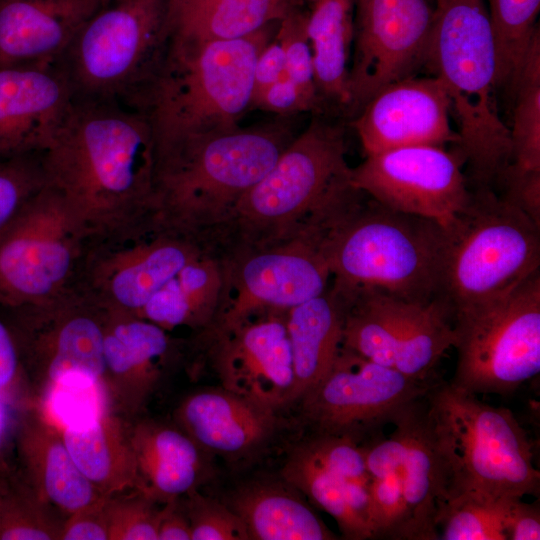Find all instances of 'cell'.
Here are the masks:
<instances>
[{
    "instance_id": "30bf717a",
    "label": "cell",
    "mask_w": 540,
    "mask_h": 540,
    "mask_svg": "<svg viewBox=\"0 0 540 540\" xmlns=\"http://www.w3.org/2000/svg\"><path fill=\"white\" fill-rule=\"evenodd\" d=\"M167 0H107L59 61L75 96L133 103L162 53Z\"/></svg>"
},
{
    "instance_id": "c3c4849f",
    "label": "cell",
    "mask_w": 540,
    "mask_h": 540,
    "mask_svg": "<svg viewBox=\"0 0 540 540\" xmlns=\"http://www.w3.org/2000/svg\"><path fill=\"white\" fill-rule=\"evenodd\" d=\"M106 498L67 516L63 523L60 540H108Z\"/></svg>"
},
{
    "instance_id": "7c38bea8",
    "label": "cell",
    "mask_w": 540,
    "mask_h": 540,
    "mask_svg": "<svg viewBox=\"0 0 540 540\" xmlns=\"http://www.w3.org/2000/svg\"><path fill=\"white\" fill-rule=\"evenodd\" d=\"M88 250L65 202L45 183L0 241V306L41 304L75 287Z\"/></svg>"
},
{
    "instance_id": "9f6ffc18",
    "label": "cell",
    "mask_w": 540,
    "mask_h": 540,
    "mask_svg": "<svg viewBox=\"0 0 540 540\" xmlns=\"http://www.w3.org/2000/svg\"><path fill=\"white\" fill-rule=\"evenodd\" d=\"M7 413L4 408L2 397H0V458L3 456V451L7 439Z\"/></svg>"
},
{
    "instance_id": "b9f144b4",
    "label": "cell",
    "mask_w": 540,
    "mask_h": 540,
    "mask_svg": "<svg viewBox=\"0 0 540 540\" xmlns=\"http://www.w3.org/2000/svg\"><path fill=\"white\" fill-rule=\"evenodd\" d=\"M307 15L295 6L279 22L276 33L285 52V73L298 88L309 111L321 107L315 85L313 58L307 36Z\"/></svg>"
},
{
    "instance_id": "7bdbcfd3",
    "label": "cell",
    "mask_w": 540,
    "mask_h": 540,
    "mask_svg": "<svg viewBox=\"0 0 540 540\" xmlns=\"http://www.w3.org/2000/svg\"><path fill=\"white\" fill-rule=\"evenodd\" d=\"M158 500L139 490L106 498L108 540H158L162 510Z\"/></svg>"
},
{
    "instance_id": "f1b7e54d",
    "label": "cell",
    "mask_w": 540,
    "mask_h": 540,
    "mask_svg": "<svg viewBox=\"0 0 540 540\" xmlns=\"http://www.w3.org/2000/svg\"><path fill=\"white\" fill-rule=\"evenodd\" d=\"M140 491L168 502L195 490L202 472L199 446L179 430L154 423L130 427Z\"/></svg>"
},
{
    "instance_id": "f546056e",
    "label": "cell",
    "mask_w": 540,
    "mask_h": 540,
    "mask_svg": "<svg viewBox=\"0 0 540 540\" xmlns=\"http://www.w3.org/2000/svg\"><path fill=\"white\" fill-rule=\"evenodd\" d=\"M224 264L204 253L188 263L138 315L169 331L189 327L204 332L215 322L224 299Z\"/></svg>"
},
{
    "instance_id": "7402d4cb",
    "label": "cell",
    "mask_w": 540,
    "mask_h": 540,
    "mask_svg": "<svg viewBox=\"0 0 540 540\" xmlns=\"http://www.w3.org/2000/svg\"><path fill=\"white\" fill-rule=\"evenodd\" d=\"M107 0H0V68L59 63Z\"/></svg>"
},
{
    "instance_id": "db71d44e",
    "label": "cell",
    "mask_w": 540,
    "mask_h": 540,
    "mask_svg": "<svg viewBox=\"0 0 540 540\" xmlns=\"http://www.w3.org/2000/svg\"><path fill=\"white\" fill-rule=\"evenodd\" d=\"M24 373L13 334L0 320V397L8 393Z\"/></svg>"
},
{
    "instance_id": "f5cc1de1",
    "label": "cell",
    "mask_w": 540,
    "mask_h": 540,
    "mask_svg": "<svg viewBox=\"0 0 540 540\" xmlns=\"http://www.w3.org/2000/svg\"><path fill=\"white\" fill-rule=\"evenodd\" d=\"M285 67L284 48L275 35L261 50L256 60L252 102L264 89L285 73Z\"/></svg>"
},
{
    "instance_id": "d6a6232c",
    "label": "cell",
    "mask_w": 540,
    "mask_h": 540,
    "mask_svg": "<svg viewBox=\"0 0 540 540\" xmlns=\"http://www.w3.org/2000/svg\"><path fill=\"white\" fill-rule=\"evenodd\" d=\"M454 315L442 297L427 303H398L394 368L408 377L433 381L445 352L454 346Z\"/></svg>"
},
{
    "instance_id": "8fae6325",
    "label": "cell",
    "mask_w": 540,
    "mask_h": 540,
    "mask_svg": "<svg viewBox=\"0 0 540 540\" xmlns=\"http://www.w3.org/2000/svg\"><path fill=\"white\" fill-rule=\"evenodd\" d=\"M324 227L311 219L294 235L223 259L225 291L214 324L202 333L228 332L261 312L288 311L329 287Z\"/></svg>"
},
{
    "instance_id": "83f0119b",
    "label": "cell",
    "mask_w": 540,
    "mask_h": 540,
    "mask_svg": "<svg viewBox=\"0 0 540 540\" xmlns=\"http://www.w3.org/2000/svg\"><path fill=\"white\" fill-rule=\"evenodd\" d=\"M293 7L287 0H167L166 40L245 37L280 22Z\"/></svg>"
},
{
    "instance_id": "816d5d0a",
    "label": "cell",
    "mask_w": 540,
    "mask_h": 540,
    "mask_svg": "<svg viewBox=\"0 0 540 540\" xmlns=\"http://www.w3.org/2000/svg\"><path fill=\"white\" fill-rule=\"evenodd\" d=\"M505 534L507 540L540 539L539 506L514 500L508 508L505 518Z\"/></svg>"
},
{
    "instance_id": "8992f818",
    "label": "cell",
    "mask_w": 540,
    "mask_h": 540,
    "mask_svg": "<svg viewBox=\"0 0 540 540\" xmlns=\"http://www.w3.org/2000/svg\"><path fill=\"white\" fill-rule=\"evenodd\" d=\"M352 187L342 128L314 120L238 200L204 244L225 259L288 238Z\"/></svg>"
},
{
    "instance_id": "e0dca14e",
    "label": "cell",
    "mask_w": 540,
    "mask_h": 540,
    "mask_svg": "<svg viewBox=\"0 0 540 540\" xmlns=\"http://www.w3.org/2000/svg\"><path fill=\"white\" fill-rule=\"evenodd\" d=\"M204 253L198 241L165 231L92 247L77 286L109 311L138 316L159 290Z\"/></svg>"
},
{
    "instance_id": "3957f363",
    "label": "cell",
    "mask_w": 540,
    "mask_h": 540,
    "mask_svg": "<svg viewBox=\"0 0 540 540\" xmlns=\"http://www.w3.org/2000/svg\"><path fill=\"white\" fill-rule=\"evenodd\" d=\"M332 285L408 303L442 297L445 234L439 222L389 208L361 190L322 217Z\"/></svg>"
},
{
    "instance_id": "52a82bcc",
    "label": "cell",
    "mask_w": 540,
    "mask_h": 540,
    "mask_svg": "<svg viewBox=\"0 0 540 540\" xmlns=\"http://www.w3.org/2000/svg\"><path fill=\"white\" fill-rule=\"evenodd\" d=\"M425 398L451 471L450 501L539 495L532 444L512 411L482 402L440 378Z\"/></svg>"
},
{
    "instance_id": "d6986e66",
    "label": "cell",
    "mask_w": 540,
    "mask_h": 540,
    "mask_svg": "<svg viewBox=\"0 0 540 540\" xmlns=\"http://www.w3.org/2000/svg\"><path fill=\"white\" fill-rule=\"evenodd\" d=\"M451 116L441 80L413 75L382 88L356 114L353 126L370 155L412 145H458Z\"/></svg>"
},
{
    "instance_id": "277c9868",
    "label": "cell",
    "mask_w": 540,
    "mask_h": 540,
    "mask_svg": "<svg viewBox=\"0 0 540 540\" xmlns=\"http://www.w3.org/2000/svg\"><path fill=\"white\" fill-rule=\"evenodd\" d=\"M274 23L241 38L166 40L135 104L152 125L155 152L185 138L233 129L251 108L254 68Z\"/></svg>"
},
{
    "instance_id": "8d00e7d4",
    "label": "cell",
    "mask_w": 540,
    "mask_h": 540,
    "mask_svg": "<svg viewBox=\"0 0 540 540\" xmlns=\"http://www.w3.org/2000/svg\"><path fill=\"white\" fill-rule=\"evenodd\" d=\"M497 49V83L511 87L538 28L540 0H486Z\"/></svg>"
},
{
    "instance_id": "9a60e30c",
    "label": "cell",
    "mask_w": 540,
    "mask_h": 540,
    "mask_svg": "<svg viewBox=\"0 0 540 540\" xmlns=\"http://www.w3.org/2000/svg\"><path fill=\"white\" fill-rule=\"evenodd\" d=\"M347 109L357 114L382 88L425 66L434 7L428 0H355Z\"/></svg>"
},
{
    "instance_id": "ffe728a7",
    "label": "cell",
    "mask_w": 540,
    "mask_h": 540,
    "mask_svg": "<svg viewBox=\"0 0 540 540\" xmlns=\"http://www.w3.org/2000/svg\"><path fill=\"white\" fill-rule=\"evenodd\" d=\"M390 424L402 446L401 476L408 509L405 539H439L438 521L452 497V477L425 395L401 407Z\"/></svg>"
},
{
    "instance_id": "7a4b0ae2",
    "label": "cell",
    "mask_w": 540,
    "mask_h": 540,
    "mask_svg": "<svg viewBox=\"0 0 540 540\" xmlns=\"http://www.w3.org/2000/svg\"><path fill=\"white\" fill-rule=\"evenodd\" d=\"M284 121L191 136L155 152L152 232L200 244L295 138Z\"/></svg>"
},
{
    "instance_id": "ba28073f",
    "label": "cell",
    "mask_w": 540,
    "mask_h": 540,
    "mask_svg": "<svg viewBox=\"0 0 540 540\" xmlns=\"http://www.w3.org/2000/svg\"><path fill=\"white\" fill-rule=\"evenodd\" d=\"M443 228L442 298L453 314L508 293L540 270V227L494 189H471Z\"/></svg>"
},
{
    "instance_id": "f35d334b",
    "label": "cell",
    "mask_w": 540,
    "mask_h": 540,
    "mask_svg": "<svg viewBox=\"0 0 540 540\" xmlns=\"http://www.w3.org/2000/svg\"><path fill=\"white\" fill-rule=\"evenodd\" d=\"M51 505L24 487L4 489L0 509V540L60 539L63 522L50 512Z\"/></svg>"
},
{
    "instance_id": "11a10c76",
    "label": "cell",
    "mask_w": 540,
    "mask_h": 540,
    "mask_svg": "<svg viewBox=\"0 0 540 540\" xmlns=\"http://www.w3.org/2000/svg\"><path fill=\"white\" fill-rule=\"evenodd\" d=\"M158 527V540H191L189 520L175 508V500L166 502Z\"/></svg>"
},
{
    "instance_id": "f907efd6",
    "label": "cell",
    "mask_w": 540,
    "mask_h": 540,
    "mask_svg": "<svg viewBox=\"0 0 540 540\" xmlns=\"http://www.w3.org/2000/svg\"><path fill=\"white\" fill-rule=\"evenodd\" d=\"M363 447L371 479L384 477L401 468L402 446L395 430L389 436L381 433Z\"/></svg>"
},
{
    "instance_id": "6da1fadb",
    "label": "cell",
    "mask_w": 540,
    "mask_h": 540,
    "mask_svg": "<svg viewBox=\"0 0 540 540\" xmlns=\"http://www.w3.org/2000/svg\"><path fill=\"white\" fill-rule=\"evenodd\" d=\"M40 156L46 185L61 196L89 248L152 233L155 140L141 108L75 96Z\"/></svg>"
},
{
    "instance_id": "9c48e42d",
    "label": "cell",
    "mask_w": 540,
    "mask_h": 540,
    "mask_svg": "<svg viewBox=\"0 0 540 540\" xmlns=\"http://www.w3.org/2000/svg\"><path fill=\"white\" fill-rule=\"evenodd\" d=\"M453 315L451 385L475 395H507L539 374L540 270L508 293Z\"/></svg>"
},
{
    "instance_id": "60d3db41",
    "label": "cell",
    "mask_w": 540,
    "mask_h": 540,
    "mask_svg": "<svg viewBox=\"0 0 540 540\" xmlns=\"http://www.w3.org/2000/svg\"><path fill=\"white\" fill-rule=\"evenodd\" d=\"M44 185L40 152L0 158V241Z\"/></svg>"
},
{
    "instance_id": "4fadbf2b",
    "label": "cell",
    "mask_w": 540,
    "mask_h": 540,
    "mask_svg": "<svg viewBox=\"0 0 540 540\" xmlns=\"http://www.w3.org/2000/svg\"><path fill=\"white\" fill-rule=\"evenodd\" d=\"M23 371L40 396L55 385L103 382L108 310L77 285L47 302L8 309Z\"/></svg>"
},
{
    "instance_id": "1f68e13d",
    "label": "cell",
    "mask_w": 540,
    "mask_h": 540,
    "mask_svg": "<svg viewBox=\"0 0 540 540\" xmlns=\"http://www.w3.org/2000/svg\"><path fill=\"white\" fill-rule=\"evenodd\" d=\"M244 522L249 540H331L336 536L300 497L282 486L253 484L229 506Z\"/></svg>"
},
{
    "instance_id": "4dcf8cb0",
    "label": "cell",
    "mask_w": 540,
    "mask_h": 540,
    "mask_svg": "<svg viewBox=\"0 0 540 540\" xmlns=\"http://www.w3.org/2000/svg\"><path fill=\"white\" fill-rule=\"evenodd\" d=\"M307 15L315 85L320 102L347 108L355 0H314Z\"/></svg>"
},
{
    "instance_id": "681fc988",
    "label": "cell",
    "mask_w": 540,
    "mask_h": 540,
    "mask_svg": "<svg viewBox=\"0 0 540 540\" xmlns=\"http://www.w3.org/2000/svg\"><path fill=\"white\" fill-rule=\"evenodd\" d=\"M253 107L281 115L309 111L298 88L286 73L254 99L251 108Z\"/></svg>"
},
{
    "instance_id": "680465c9",
    "label": "cell",
    "mask_w": 540,
    "mask_h": 540,
    "mask_svg": "<svg viewBox=\"0 0 540 540\" xmlns=\"http://www.w3.org/2000/svg\"><path fill=\"white\" fill-rule=\"evenodd\" d=\"M4 489L0 485V509H1V502H2V496H3Z\"/></svg>"
},
{
    "instance_id": "74e56055",
    "label": "cell",
    "mask_w": 540,
    "mask_h": 540,
    "mask_svg": "<svg viewBox=\"0 0 540 540\" xmlns=\"http://www.w3.org/2000/svg\"><path fill=\"white\" fill-rule=\"evenodd\" d=\"M516 499L457 497L444 508L438 533L442 540H507L505 518Z\"/></svg>"
},
{
    "instance_id": "d4e9b609",
    "label": "cell",
    "mask_w": 540,
    "mask_h": 540,
    "mask_svg": "<svg viewBox=\"0 0 540 540\" xmlns=\"http://www.w3.org/2000/svg\"><path fill=\"white\" fill-rule=\"evenodd\" d=\"M16 443L26 485L62 514L69 516L106 498L82 474L60 430L38 408L22 418Z\"/></svg>"
},
{
    "instance_id": "ee69618b",
    "label": "cell",
    "mask_w": 540,
    "mask_h": 540,
    "mask_svg": "<svg viewBox=\"0 0 540 540\" xmlns=\"http://www.w3.org/2000/svg\"><path fill=\"white\" fill-rule=\"evenodd\" d=\"M298 448L306 456L341 478L364 484L371 481L364 447L352 437L315 434Z\"/></svg>"
},
{
    "instance_id": "5b68a950",
    "label": "cell",
    "mask_w": 540,
    "mask_h": 540,
    "mask_svg": "<svg viewBox=\"0 0 540 540\" xmlns=\"http://www.w3.org/2000/svg\"><path fill=\"white\" fill-rule=\"evenodd\" d=\"M425 66L448 94L473 189H494L511 162V141L496 105L497 49L486 0H436Z\"/></svg>"
},
{
    "instance_id": "ac0fdd59",
    "label": "cell",
    "mask_w": 540,
    "mask_h": 540,
    "mask_svg": "<svg viewBox=\"0 0 540 540\" xmlns=\"http://www.w3.org/2000/svg\"><path fill=\"white\" fill-rule=\"evenodd\" d=\"M286 314L266 311L210 337L222 387L274 411L292 402L295 384Z\"/></svg>"
},
{
    "instance_id": "f6af8a7d",
    "label": "cell",
    "mask_w": 540,
    "mask_h": 540,
    "mask_svg": "<svg viewBox=\"0 0 540 540\" xmlns=\"http://www.w3.org/2000/svg\"><path fill=\"white\" fill-rule=\"evenodd\" d=\"M373 538L405 539L408 509L401 468L369 483Z\"/></svg>"
},
{
    "instance_id": "e575fe53",
    "label": "cell",
    "mask_w": 540,
    "mask_h": 540,
    "mask_svg": "<svg viewBox=\"0 0 540 540\" xmlns=\"http://www.w3.org/2000/svg\"><path fill=\"white\" fill-rule=\"evenodd\" d=\"M511 162L540 170V33L534 32L511 84Z\"/></svg>"
},
{
    "instance_id": "836d02e7",
    "label": "cell",
    "mask_w": 540,
    "mask_h": 540,
    "mask_svg": "<svg viewBox=\"0 0 540 540\" xmlns=\"http://www.w3.org/2000/svg\"><path fill=\"white\" fill-rule=\"evenodd\" d=\"M338 291L347 300L342 346L394 368L399 300L373 290Z\"/></svg>"
},
{
    "instance_id": "44dd1931",
    "label": "cell",
    "mask_w": 540,
    "mask_h": 540,
    "mask_svg": "<svg viewBox=\"0 0 540 540\" xmlns=\"http://www.w3.org/2000/svg\"><path fill=\"white\" fill-rule=\"evenodd\" d=\"M74 97L60 62L0 68V158L41 152Z\"/></svg>"
},
{
    "instance_id": "cb8c5ba5",
    "label": "cell",
    "mask_w": 540,
    "mask_h": 540,
    "mask_svg": "<svg viewBox=\"0 0 540 540\" xmlns=\"http://www.w3.org/2000/svg\"><path fill=\"white\" fill-rule=\"evenodd\" d=\"M185 433L202 449L228 459L254 453L275 427L274 410L224 389L188 396L178 409Z\"/></svg>"
},
{
    "instance_id": "603a6c76",
    "label": "cell",
    "mask_w": 540,
    "mask_h": 540,
    "mask_svg": "<svg viewBox=\"0 0 540 540\" xmlns=\"http://www.w3.org/2000/svg\"><path fill=\"white\" fill-rule=\"evenodd\" d=\"M167 332L142 317L108 310L103 385L110 408L140 409L172 359L174 342Z\"/></svg>"
},
{
    "instance_id": "5bb4252c",
    "label": "cell",
    "mask_w": 540,
    "mask_h": 540,
    "mask_svg": "<svg viewBox=\"0 0 540 540\" xmlns=\"http://www.w3.org/2000/svg\"><path fill=\"white\" fill-rule=\"evenodd\" d=\"M438 379L408 377L342 346L327 373L300 399L302 414L316 434L372 440L401 407L425 395Z\"/></svg>"
},
{
    "instance_id": "2e32d148",
    "label": "cell",
    "mask_w": 540,
    "mask_h": 540,
    "mask_svg": "<svg viewBox=\"0 0 540 540\" xmlns=\"http://www.w3.org/2000/svg\"><path fill=\"white\" fill-rule=\"evenodd\" d=\"M460 149L412 145L366 155L351 183L379 203L445 225L468 203L471 188Z\"/></svg>"
},
{
    "instance_id": "d590c367",
    "label": "cell",
    "mask_w": 540,
    "mask_h": 540,
    "mask_svg": "<svg viewBox=\"0 0 540 540\" xmlns=\"http://www.w3.org/2000/svg\"><path fill=\"white\" fill-rule=\"evenodd\" d=\"M286 482L301 491L320 509L332 516L347 539L370 538L351 512L346 496V480L330 472L298 447L282 469Z\"/></svg>"
},
{
    "instance_id": "7dc6e473",
    "label": "cell",
    "mask_w": 540,
    "mask_h": 540,
    "mask_svg": "<svg viewBox=\"0 0 540 540\" xmlns=\"http://www.w3.org/2000/svg\"><path fill=\"white\" fill-rule=\"evenodd\" d=\"M498 194L504 201L523 212L540 227V170H530L510 162L499 176Z\"/></svg>"
},
{
    "instance_id": "6f0895ef",
    "label": "cell",
    "mask_w": 540,
    "mask_h": 540,
    "mask_svg": "<svg viewBox=\"0 0 540 540\" xmlns=\"http://www.w3.org/2000/svg\"><path fill=\"white\" fill-rule=\"evenodd\" d=\"M291 5L293 6H296L298 3H301L302 1H305V0H287ZM307 1H310V2H313L314 0H307Z\"/></svg>"
},
{
    "instance_id": "484cf974",
    "label": "cell",
    "mask_w": 540,
    "mask_h": 540,
    "mask_svg": "<svg viewBox=\"0 0 540 540\" xmlns=\"http://www.w3.org/2000/svg\"><path fill=\"white\" fill-rule=\"evenodd\" d=\"M347 300L332 285L286 314L295 384L292 402L300 400L327 373L342 347Z\"/></svg>"
},
{
    "instance_id": "ab89813d",
    "label": "cell",
    "mask_w": 540,
    "mask_h": 540,
    "mask_svg": "<svg viewBox=\"0 0 540 540\" xmlns=\"http://www.w3.org/2000/svg\"><path fill=\"white\" fill-rule=\"evenodd\" d=\"M38 408L59 430L86 424L112 410L103 382L79 380L53 386Z\"/></svg>"
},
{
    "instance_id": "4316f807",
    "label": "cell",
    "mask_w": 540,
    "mask_h": 540,
    "mask_svg": "<svg viewBox=\"0 0 540 540\" xmlns=\"http://www.w3.org/2000/svg\"><path fill=\"white\" fill-rule=\"evenodd\" d=\"M82 474L104 497L141 489L130 427L113 410L60 430Z\"/></svg>"
},
{
    "instance_id": "bcb514c9",
    "label": "cell",
    "mask_w": 540,
    "mask_h": 540,
    "mask_svg": "<svg viewBox=\"0 0 540 540\" xmlns=\"http://www.w3.org/2000/svg\"><path fill=\"white\" fill-rule=\"evenodd\" d=\"M188 495L191 540H249L244 522L230 507L204 498L195 490Z\"/></svg>"
}]
</instances>
